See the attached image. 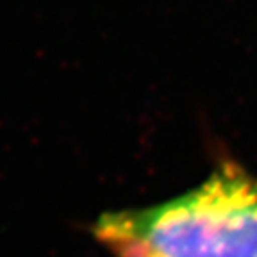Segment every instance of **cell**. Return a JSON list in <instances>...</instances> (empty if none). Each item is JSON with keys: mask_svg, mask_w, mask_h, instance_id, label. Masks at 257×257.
I'll return each mask as SVG.
<instances>
[{"mask_svg": "<svg viewBox=\"0 0 257 257\" xmlns=\"http://www.w3.org/2000/svg\"><path fill=\"white\" fill-rule=\"evenodd\" d=\"M112 257H257V177L223 161L186 193L96 218Z\"/></svg>", "mask_w": 257, "mask_h": 257, "instance_id": "6da1fadb", "label": "cell"}]
</instances>
